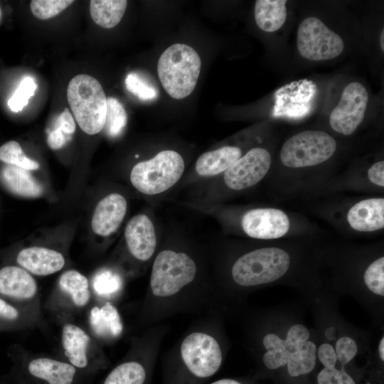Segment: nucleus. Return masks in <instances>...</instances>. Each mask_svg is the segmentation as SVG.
I'll return each instance as SVG.
<instances>
[{
	"label": "nucleus",
	"mask_w": 384,
	"mask_h": 384,
	"mask_svg": "<svg viewBox=\"0 0 384 384\" xmlns=\"http://www.w3.org/2000/svg\"><path fill=\"white\" fill-rule=\"evenodd\" d=\"M336 329L334 327L329 328L325 331V336L329 339L333 340L336 337Z\"/></svg>",
	"instance_id": "43"
},
{
	"label": "nucleus",
	"mask_w": 384,
	"mask_h": 384,
	"mask_svg": "<svg viewBox=\"0 0 384 384\" xmlns=\"http://www.w3.org/2000/svg\"><path fill=\"white\" fill-rule=\"evenodd\" d=\"M90 284L92 296L109 302L108 299L116 297L122 290L123 279L118 272L104 268L93 275Z\"/></svg>",
	"instance_id": "26"
},
{
	"label": "nucleus",
	"mask_w": 384,
	"mask_h": 384,
	"mask_svg": "<svg viewBox=\"0 0 384 384\" xmlns=\"http://www.w3.org/2000/svg\"><path fill=\"white\" fill-rule=\"evenodd\" d=\"M201 68L199 55L184 43H175L166 48L157 64L159 78L164 89L176 100L191 94L197 84Z\"/></svg>",
	"instance_id": "3"
},
{
	"label": "nucleus",
	"mask_w": 384,
	"mask_h": 384,
	"mask_svg": "<svg viewBox=\"0 0 384 384\" xmlns=\"http://www.w3.org/2000/svg\"><path fill=\"white\" fill-rule=\"evenodd\" d=\"M181 356L188 384L198 383L213 376L222 363V352L217 341L210 335L193 332L181 345Z\"/></svg>",
	"instance_id": "9"
},
{
	"label": "nucleus",
	"mask_w": 384,
	"mask_h": 384,
	"mask_svg": "<svg viewBox=\"0 0 384 384\" xmlns=\"http://www.w3.org/2000/svg\"><path fill=\"white\" fill-rule=\"evenodd\" d=\"M128 91L142 100H152L157 97L158 91L144 77L137 73H131L125 79Z\"/></svg>",
	"instance_id": "31"
},
{
	"label": "nucleus",
	"mask_w": 384,
	"mask_h": 384,
	"mask_svg": "<svg viewBox=\"0 0 384 384\" xmlns=\"http://www.w3.org/2000/svg\"><path fill=\"white\" fill-rule=\"evenodd\" d=\"M309 337V332L306 327L302 324L292 326L288 331L285 340L290 354L295 351L300 344L307 341Z\"/></svg>",
	"instance_id": "37"
},
{
	"label": "nucleus",
	"mask_w": 384,
	"mask_h": 384,
	"mask_svg": "<svg viewBox=\"0 0 384 384\" xmlns=\"http://www.w3.org/2000/svg\"><path fill=\"white\" fill-rule=\"evenodd\" d=\"M123 237L126 251L132 260L149 262L155 255L159 241L152 213L142 212L132 216L126 224Z\"/></svg>",
	"instance_id": "13"
},
{
	"label": "nucleus",
	"mask_w": 384,
	"mask_h": 384,
	"mask_svg": "<svg viewBox=\"0 0 384 384\" xmlns=\"http://www.w3.org/2000/svg\"><path fill=\"white\" fill-rule=\"evenodd\" d=\"M357 345L353 339L345 336L339 338L336 344V356L343 366L353 359L357 353Z\"/></svg>",
	"instance_id": "36"
},
{
	"label": "nucleus",
	"mask_w": 384,
	"mask_h": 384,
	"mask_svg": "<svg viewBox=\"0 0 384 384\" xmlns=\"http://www.w3.org/2000/svg\"><path fill=\"white\" fill-rule=\"evenodd\" d=\"M336 142L329 134L307 130L291 137L280 151L282 163L290 168H302L320 164L334 154Z\"/></svg>",
	"instance_id": "8"
},
{
	"label": "nucleus",
	"mask_w": 384,
	"mask_h": 384,
	"mask_svg": "<svg viewBox=\"0 0 384 384\" xmlns=\"http://www.w3.org/2000/svg\"><path fill=\"white\" fill-rule=\"evenodd\" d=\"M5 384H16L15 383H14L12 380H11L9 378V382L7 383H5Z\"/></svg>",
	"instance_id": "46"
},
{
	"label": "nucleus",
	"mask_w": 384,
	"mask_h": 384,
	"mask_svg": "<svg viewBox=\"0 0 384 384\" xmlns=\"http://www.w3.org/2000/svg\"><path fill=\"white\" fill-rule=\"evenodd\" d=\"M198 267L195 260L186 252L174 249H164L154 257L151 275L150 288L159 297L173 296L196 278Z\"/></svg>",
	"instance_id": "5"
},
{
	"label": "nucleus",
	"mask_w": 384,
	"mask_h": 384,
	"mask_svg": "<svg viewBox=\"0 0 384 384\" xmlns=\"http://www.w3.org/2000/svg\"><path fill=\"white\" fill-rule=\"evenodd\" d=\"M0 297L42 316L37 282L33 275L18 265L0 268Z\"/></svg>",
	"instance_id": "12"
},
{
	"label": "nucleus",
	"mask_w": 384,
	"mask_h": 384,
	"mask_svg": "<svg viewBox=\"0 0 384 384\" xmlns=\"http://www.w3.org/2000/svg\"><path fill=\"white\" fill-rule=\"evenodd\" d=\"M0 161L28 171L39 168V164L26 156L21 145L14 140L9 141L0 146Z\"/></svg>",
	"instance_id": "29"
},
{
	"label": "nucleus",
	"mask_w": 384,
	"mask_h": 384,
	"mask_svg": "<svg viewBox=\"0 0 384 384\" xmlns=\"http://www.w3.org/2000/svg\"><path fill=\"white\" fill-rule=\"evenodd\" d=\"M286 0H257L255 19L257 26L267 33L279 30L287 18Z\"/></svg>",
	"instance_id": "23"
},
{
	"label": "nucleus",
	"mask_w": 384,
	"mask_h": 384,
	"mask_svg": "<svg viewBox=\"0 0 384 384\" xmlns=\"http://www.w3.org/2000/svg\"><path fill=\"white\" fill-rule=\"evenodd\" d=\"M263 344L267 349L263 356V362L266 367L277 369L287 364L290 351L285 340L270 334L265 336Z\"/></svg>",
	"instance_id": "28"
},
{
	"label": "nucleus",
	"mask_w": 384,
	"mask_h": 384,
	"mask_svg": "<svg viewBox=\"0 0 384 384\" xmlns=\"http://www.w3.org/2000/svg\"><path fill=\"white\" fill-rule=\"evenodd\" d=\"M127 123V115L123 105L114 97L107 98V114L105 127L110 137H118Z\"/></svg>",
	"instance_id": "30"
},
{
	"label": "nucleus",
	"mask_w": 384,
	"mask_h": 384,
	"mask_svg": "<svg viewBox=\"0 0 384 384\" xmlns=\"http://www.w3.org/2000/svg\"><path fill=\"white\" fill-rule=\"evenodd\" d=\"M368 101V92L361 83H349L330 114L331 128L343 135L353 134L364 118Z\"/></svg>",
	"instance_id": "14"
},
{
	"label": "nucleus",
	"mask_w": 384,
	"mask_h": 384,
	"mask_svg": "<svg viewBox=\"0 0 384 384\" xmlns=\"http://www.w3.org/2000/svg\"><path fill=\"white\" fill-rule=\"evenodd\" d=\"M56 127L59 128L68 136L75 132L76 128L75 122L68 109L65 108L59 115Z\"/></svg>",
	"instance_id": "39"
},
{
	"label": "nucleus",
	"mask_w": 384,
	"mask_h": 384,
	"mask_svg": "<svg viewBox=\"0 0 384 384\" xmlns=\"http://www.w3.org/2000/svg\"><path fill=\"white\" fill-rule=\"evenodd\" d=\"M289 265V255L284 250L260 248L240 256L233 264L231 274L239 285L251 287L278 279L286 273Z\"/></svg>",
	"instance_id": "6"
},
{
	"label": "nucleus",
	"mask_w": 384,
	"mask_h": 384,
	"mask_svg": "<svg viewBox=\"0 0 384 384\" xmlns=\"http://www.w3.org/2000/svg\"><path fill=\"white\" fill-rule=\"evenodd\" d=\"M350 226L361 232H371L384 228V198H372L354 204L348 211Z\"/></svg>",
	"instance_id": "20"
},
{
	"label": "nucleus",
	"mask_w": 384,
	"mask_h": 384,
	"mask_svg": "<svg viewBox=\"0 0 384 384\" xmlns=\"http://www.w3.org/2000/svg\"><path fill=\"white\" fill-rule=\"evenodd\" d=\"M73 2L71 0H33L30 6L37 18L46 20L57 16Z\"/></svg>",
	"instance_id": "32"
},
{
	"label": "nucleus",
	"mask_w": 384,
	"mask_h": 384,
	"mask_svg": "<svg viewBox=\"0 0 384 384\" xmlns=\"http://www.w3.org/2000/svg\"><path fill=\"white\" fill-rule=\"evenodd\" d=\"M92 297L88 279L75 270H68L59 277L46 308L63 322L87 308Z\"/></svg>",
	"instance_id": "10"
},
{
	"label": "nucleus",
	"mask_w": 384,
	"mask_h": 384,
	"mask_svg": "<svg viewBox=\"0 0 384 384\" xmlns=\"http://www.w3.org/2000/svg\"><path fill=\"white\" fill-rule=\"evenodd\" d=\"M9 378L16 384H86L87 377L61 358L31 355L19 350L11 355Z\"/></svg>",
	"instance_id": "2"
},
{
	"label": "nucleus",
	"mask_w": 384,
	"mask_h": 384,
	"mask_svg": "<svg viewBox=\"0 0 384 384\" xmlns=\"http://www.w3.org/2000/svg\"><path fill=\"white\" fill-rule=\"evenodd\" d=\"M1 7H0V20H1Z\"/></svg>",
	"instance_id": "47"
},
{
	"label": "nucleus",
	"mask_w": 384,
	"mask_h": 384,
	"mask_svg": "<svg viewBox=\"0 0 384 384\" xmlns=\"http://www.w3.org/2000/svg\"><path fill=\"white\" fill-rule=\"evenodd\" d=\"M364 282L368 288L375 294L384 295V257L373 262L364 273Z\"/></svg>",
	"instance_id": "34"
},
{
	"label": "nucleus",
	"mask_w": 384,
	"mask_h": 384,
	"mask_svg": "<svg viewBox=\"0 0 384 384\" xmlns=\"http://www.w3.org/2000/svg\"><path fill=\"white\" fill-rule=\"evenodd\" d=\"M318 357L326 368H334L337 361L335 350L329 343L321 344L318 350Z\"/></svg>",
	"instance_id": "38"
},
{
	"label": "nucleus",
	"mask_w": 384,
	"mask_h": 384,
	"mask_svg": "<svg viewBox=\"0 0 384 384\" xmlns=\"http://www.w3.org/2000/svg\"><path fill=\"white\" fill-rule=\"evenodd\" d=\"M380 48L382 51H384V30L383 29L380 38Z\"/></svg>",
	"instance_id": "45"
},
{
	"label": "nucleus",
	"mask_w": 384,
	"mask_h": 384,
	"mask_svg": "<svg viewBox=\"0 0 384 384\" xmlns=\"http://www.w3.org/2000/svg\"><path fill=\"white\" fill-rule=\"evenodd\" d=\"M186 172V162L177 151L164 149L151 158L136 163L129 179L144 196L158 198L178 186Z\"/></svg>",
	"instance_id": "1"
},
{
	"label": "nucleus",
	"mask_w": 384,
	"mask_h": 384,
	"mask_svg": "<svg viewBox=\"0 0 384 384\" xmlns=\"http://www.w3.org/2000/svg\"><path fill=\"white\" fill-rule=\"evenodd\" d=\"M0 179L8 191L18 196L37 198L43 193L42 186L30 171L16 166H4L0 171Z\"/></svg>",
	"instance_id": "21"
},
{
	"label": "nucleus",
	"mask_w": 384,
	"mask_h": 384,
	"mask_svg": "<svg viewBox=\"0 0 384 384\" xmlns=\"http://www.w3.org/2000/svg\"><path fill=\"white\" fill-rule=\"evenodd\" d=\"M148 368L142 361L128 359L116 366L100 384H147Z\"/></svg>",
	"instance_id": "24"
},
{
	"label": "nucleus",
	"mask_w": 384,
	"mask_h": 384,
	"mask_svg": "<svg viewBox=\"0 0 384 384\" xmlns=\"http://www.w3.org/2000/svg\"><path fill=\"white\" fill-rule=\"evenodd\" d=\"M240 227L247 236L256 239H275L284 236L289 229L287 214L277 208H252L240 218Z\"/></svg>",
	"instance_id": "16"
},
{
	"label": "nucleus",
	"mask_w": 384,
	"mask_h": 384,
	"mask_svg": "<svg viewBox=\"0 0 384 384\" xmlns=\"http://www.w3.org/2000/svg\"><path fill=\"white\" fill-rule=\"evenodd\" d=\"M67 97L80 129L90 135L100 132L105 127L107 97L100 82L88 75H78L71 79Z\"/></svg>",
	"instance_id": "4"
},
{
	"label": "nucleus",
	"mask_w": 384,
	"mask_h": 384,
	"mask_svg": "<svg viewBox=\"0 0 384 384\" xmlns=\"http://www.w3.org/2000/svg\"><path fill=\"white\" fill-rule=\"evenodd\" d=\"M210 384H242L239 381H237L233 379H221L216 380L215 382H213Z\"/></svg>",
	"instance_id": "42"
},
{
	"label": "nucleus",
	"mask_w": 384,
	"mask_h": 384,
	"mask_svg": "<svg viewBox=\"0 0 384 384\" xmlns=\"http://www.w3.org/2000/svg\"><path fill=\"white\" fill-rule=\"evenodd\" d=\"M42 316L0 297V331H19L42 324Z\"/></svg>",
	"instance_id": "22"
},
{
	"label": "nucleus",
	"mask_w": 384,
	"mask_h": 384,
	"mask_svg": "<svg viewBox=\"0 0 384 384\" xmlns=\"http://www.w3.org/2000/svg\"><path fill=\"white\" fill-rule=\"evenodd\" d=\"M383 348H384V338H382L380 342V345H379V354H380V358L383 361L384 360V351H383Z\"/></svg>",
	"instance_id": "44"
},
{
	"label": "nucleus",
	"mask_w": 384,
	"mask_h": 384,
	"mask_svg": "<svg viewBox=\"0 0 384 384\" xmlns=\"http://www.w3.org/2000/svg\"><path fill=\"white\" fill-rule=\"evenodd\" d=\"M316 347L311 341L300 344L287 360L288 372L292 376H298L311 372L316 363Z\"/></svg>",
	"instance_id": "27"
},
{
	"label": "nucleus",
	"mask_w": 384,
	"mask_h": 384,
	"mask_svg": "<svg viewBox=\"0 0 384 384\" xmlns=\"http://www.w3.org/2000/svg\"><path fill=\"white\" fill-rule=\"evenodd\" d=\"M87 331L96 339L112 341L123 332L124 326L117 307L111 302L93 305L87 316Z\"/></svg>",
	"instance_id": "19"
},
{
	"label": "nucleus",
	"mask_w": 384,
	"mask_h": 384,
	"mask_svg": "<svg viewBox=\"0 0 384 384\" xmlns=\"http://www.w3.org/2000/svg\"><path fill=\"white\" fill-rule=\"evenodd\" d=\"M242 156L235 146H223L201 154L193 168L186 171L178 186H191L218 176Z\"/></svg>",
	"instance_id": "15"
},
{
	"label": "nucleus",
	"mask_w": 384,
	"mask_h": 384,
	"mask_svg": "<svg viewBox=\"0 0 384 384\" xmlns=\"http://www.w3.org/2000/svg\"><path fill=\"white\" fill-rule=\"evenodd\" d=\"M318 384H355V383L343 369L324 368L318 375Z\"/></svg>",
	"instance_id": "35"
},
{
	"label": "nucleus",
	"mask_w": 384,
	"mask_h": 384,
	"mask_svg": "<svg viewBox=\"0 0 384 384\" xmlns=\"http://www.w3.org/2000/svg\"><path fill=\"white\" fill-rule=\"evenodd\" d=\"M297 41L300 55L314 61L333 59L341 54L344 48L341 37L316 17L302 21Z\"/></svg>",
	"instance_id": "11"
},
{
	"label": "nucleus",
	"mask_w": 384,
	"mask_h": 384,
	"mask_svg": "<svg viewBox=\"0 0 384 384\" xmlns=\"http://www.w3.org/2000/svg\"><path fill=\"white\" fill-rule=\"evenodd\" d=\"M127 6L125 0H92L90 12L94 22L105 28L116 26L122 18Z\"/></svg>",
	"instance_id": "25"
},
{
	"label": "nucleus",
	"mask_w": 384,
	"mask_h": 384,
	"mask_svg": "<svg viewBox=\"0 0 384 384\" xmlns=\"http://www.w3.org/2000/svg\"><path fill=\"white\" fill-rule=\"evenodd\" d=\"M37 85L31 77H25L12 97L8 101V105L12 112H18L27 105L29 99L35 94Z\"/></svg>",
	"instance_id": "33"
},
{
	"label": "nucleus",
	"mask_w": 384,
	"mask_h": 384,
	"mask_svg": "<svg viewBox=\"0 0 384 384\" xmlns=\"http://www.w3.org/2000/svg\"><path fill=\"white\" fill-rule=\"evenodd\" d=\"M368 177L373 183L384 186V161H380L373 164L368 171Z\"/></svg>",
	"instance_id": "40"
},
{
	"label": "nucleus",
	"mask_w": 384,
	"mask_h": 384,
	"mask_svg": "<svg viewBox=\"0 0 384 384\" xmlns=\"http://www.w3.org/2000/svg\"><path fill=\"white\" fill-rule=\"evenodd\" d=\"M60 348V358L86 376L95 375L108 366L97 341L87 330L71 321L63 323Z\"/></svg>",
	"instance_id": "7"
},
{
	"label": "nucleus",
	"mask_w": 384,
	"mask_h": 384,
	"mask_svg": "<svg viewBox=\"0 0 384 384\" xmlns=\"http://www.w3.org/2000/svg\"><path fill=\"white\" fill-rule=\"evenodd\" d=\"M128 210L126 197L112 192L102 198L97 203L91 219V228L100 237L112 235L122 225Z\"/></svg>",
	"instance_id": "17"
},
{
	"label": "nucleus",
	"mask_w": 384,
	"mask_h": 384,
	"mask_svg": "<svg viewBox=\"0 0 384 384\" xmlns=\"http://www.w3.org/2000/svg\"><path fill=\"white\" fill-rule=\"evenodd\" d=\"M68 140V135L56 127L50 132L47 138L48 146L53 149H58L63 147Z\"/></svg>",
	"instance_id": "41"
},
{
	"label": "nucleus",
	"mask_w": 384,
	"mask_h": 384,
	"mask_svg": "<svg viewBox=\"0 0 384 384\" xmlns=\"http://www.w3.org/2000/svg\"><path fill=\"white\" fill-rule=\"evenodd\" d=\"M65 255L58 250L39 245L24 247L16 256V265L35 276H48L63 269Z\"/></svg>",
	"instance_id": "18"
}]
</instances>
